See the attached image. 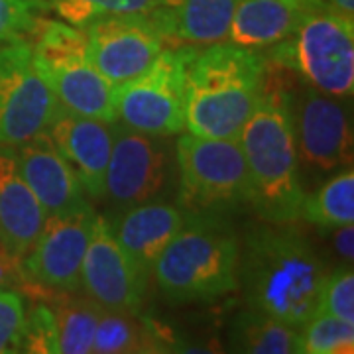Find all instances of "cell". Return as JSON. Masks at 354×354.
<instances>
[{"label":"cell","mask_w":354,"mask_h":354,"mask_svg":"<svg viewBox=\"0 0 354 354\" xmlns=\"http://www.w3.org/2000/svg\"><path fill=\"white\" fill-rule=\"evenodd\" d=\"M95 209L85 205L71 213L46 216L39 236L20 260L24 286L44 293H77L87 252Z\"/></svg>","instance_id":"10"},{"label":"cell","mask_w":354,"mask_h":354,"mask_svg":"<svg viewBox=\"0 0 354 354\" xmlns=\"http://www.w3.org/2000/svg\"><path fill=\"white\" fill-rule=\"evenodd\" d=\"M197 50L165 46L150 69L114 85L116 122L162 138L185 132V85Z\"/></svg>","instance_id":"8"},{"label":"cell","mask_w":354,"mask_h":354,"mask_svg":"<svg viewBox=\"0 0 354 354\" xmlns=\"http://www.w3.org/2000/svg\"><path fill=\"white\" fill-rule=\"evenodd\" d=\"M44 16L41 0H0V46L32 39Z\"/></svg>","instance_id":"27"},{"label":"cell","mask_w":354,"mask_h":354,"mask_svg":"<svg viewBox=\"0 0 354 354\" xmlns=\"http://www.w3.org/2000/svg\"><path fill=\"white\" fill-rule=\"evenodd\" d=\"M48 136L91 199L104 197V177L114 142L113 122L59 111Z\"/></svg>","instance_id":"15"},{"label":"cell","mask_w":354,"mask_h":354,"mask_svg":"<svg viewBox=\"0 0 354 354\" xmlns=\"http://www.w3.org/2000/svg\"><path fill=\"white\" fill-rule=\"evenodd\" d=\"M299 218L323 230L354 225L353 167H341V171L329 177L315 193L305 195Z\"/></svg>","instance_id":"23"},{"label":"cell","mask_w":354,"mask_h":354,"mask_svg":"<svg viewBox=\"0 0 354 354\" xmlns=\"http://www.w3.org/2000/svg\"><path fill=\"white\" fill-rule=\"evenodd\" d=\"M81 30L87 39L91 64L113 85L142 75L165 48L150 14H111Z\"/></svg>","instance_id":"12"},{"label":"cell","mask_w":354,"mask_h":354,"mask_svg":"<svg viewBox=\"0 0 354 354\" xmlns=\"http://www.w3.org/2000/svg\"><path fill=\"white\" fill-rule=\"evenodd\" d=\"M327 6L348 20H354V0H325Z\"/></svg>","instance_id":"33"},{"label":"cell","mask_w":354,"mask_h":354,"mask_svg":"<svg viewBox=\"0 0 354 354\" xmlns=\"http://www.w3.org/2000/svg\"><path fill=\"white\" fill-rule=\"evenodd\" d=\"M333 232L330 241H333V248L335 252L341 256L344 264H353L354 256V228L353 225H342V227L330 228Z\"/></svg>","instance_id":"31"},{"label":"cell","mask_w":354,"mask_h":354,"mask_svg":"<svg viewBox=\"0 0 354 354\" xmlns=\"http://www.w3.org/2000/svg\"><path fill=\"white\" fill-rule=\"evenodd\" d=\"M241 0H162L150 14L165 46L205 48L227 41Z\"/></svg>","instance_id":"19"},{"label":"cell","mask_w":354,"mask_h":354,"mask_svg":"<svg viewBox=\"0 0 354 354\" xmlns=\"http://www.w3.org/2000/svg\"><path fill=\"white\" fill-rule=\"evenodd\" d=\"M304 354H353L354 323L317 311L304 327Z\"/></svg>","instance_id":"26"},{"label":"cell","mask_w":354,"mask_h":354,"mask_svg":"<svg viewBox=\"0 0 354 354\" xmlns=\"http://www.w3.org/2000/svg\"><path fill=\"white\" fill-rule=\"evenodd\" d=\"M268 57L230 41L197 50L185 85V132L236 138L264 95Z\"/></svg>","instance_id":"2"},{"label":"cell","mask_w":354,"mask_h":354,"mask_svg":"<svg viewBox=\"0 0 354 354\" xmlns=\"http://www.w3.org/2000/svg\"><path fill=\"white\" fill-rule=\"evenodd\" d=\"M22 353L57 354L55 317L50 304L38 301L26 313V333Z\"/></svg>","instance_id":"30"},{"label":"cell","mask_w":354,"mask_h":354,"mask_svg":"<svg viewBox=\"0 0 354 354\" xmlns=\"http://www.w3.org/2000/svg\"><path fill=\"white\" fill-rule=\"evenodd\" d=\"M179 207L207 215L250 205V177L236 138H205L181 132L176 142Z\"/></svg>","instance_id":"7"},{"label":"cell","mask_w":354,"mask_h":354,"mask_svg":"<svg viewBox=\"0 0 354 354\" xmlns=\"http://www.w3.org/2000/svg\"><path fill=\"white\" fill-rule=\"evenodd\" d=\"M268 59L301 77L305 85L346 99L354 91V20L321 0L290 38L272 46Z\"/></svg>","instance_id":"6"},{"label":"cell","mask_w":354,"mask_h":354,"mask_svg":"<svg viewBox=\"0 0 354 354\" xmlns=\"http://www.w3.org/2000/svg\"><path fill=\"white\" fill-rule=\"evenodd\" d=\"M48 14H55L59 20L75 28H85L88 22L111 14L152 12L162 0H41Z\"/></svg>","instance_id":"24"},{"label":"cell","mask_w":354,"mask_h":354,"mask_svg":"<svg viewBox=\"0 0 354 354\" xmlns=\"http://www.w3.org/2000/svg\"><path fill=\"white\" fill-rule=\"evenodd\" d=\"M321 0H241L227 41L246 50H264L290 38L304 16Z\"/></svg>","instance_id":"20"},{"label":"cell","mask_w":354,"mask_h":354,"mask_svg":"<svg viewBox=\"0 0 354 354\" xmlns=\"http://www.w3.org/2000/svg\"><path fill=\"white\" fill-rule=\"evenodd\" d=\"M51 309L57 330V354L93 353V339L101 315V305L93 299H77L73 293L53 291Z\"/></svg>","instance_id":"22"},{"label":"cell","mask_w":354,"mask_h":354,"mask_svg":"<svg viewBox=\"0 0 354 354\" xmlns=\"http://www.w3.org/2000/svg\"><path fill=\"white\" fill-rule=\"evenodd\" d=\"M16 281L24 283L22 270H20V260H16V258L0 250V288L14 286Z\"/></svg>","instance_id":"32"},{"label":"cell","mask_w":354,"mask_h":354,"mask_svg":"<svg viewBox=\"0 0 354 354\" xmlns=\"http://www.w3.org/2000/svg\"><path fill=\"white\" fill-rule=\"evenodd\" d=\"M239 260L241 242L223 215H185L152 276L174 304H209L239 288Z\"/></svg>","instance_id":"4"},{"label":"cell","mask_w":354,"mask_h":354,"mask_svg":"<svg viewBox=\"0 0 354 354\" xmlns=\"http://www.w3.org/2000/svg\"><path fill=\"white\" fill-rule=\"evenodd\" d=\"M242 153L250 177V205L262 221H299L305 191L291 124L290 93L268 79L264 95L242 127Z\"/></svg>","instance_id":"3"},{"label":"cell","mask_w":354,"mask_h":354,"mask_svg":"<svg viewBox=\"0 0 354 354\" xmlns=\"http://www.w3.org/2000/svg\"><path fill=\"white\" fill-rule=\"evenodd\" d=\"M185 221L179 205L153 199L124 209L118 221H111L118 244L127 252L140 278L150 281L158 256Z\"/></svg>","instance_id":"17"},{"label":"cell","mask_w":354,"mask_h":354,"mask_svg":"<svg viewBox=\"0 0 354 354\" xmlns=\"http://www.w3.org/2000/svg\"><path fill=\"white\" fill-rule=\"evenodd\" d=\"M44 223L46 211L20 174L12 148L0 146V250L22 260Z\"/></svg>","instance_id":"18"},{"label":"cell","mask_w":354,"mask_h":354,"mask_svg":"<svg viewBox=\"0 0 354 354\" xmlns=\"http://www.w3.org/2000/svg\"><path fill=\"white\" fill-rule=\"evenodd\" d=\"M114 142L106 177L104 197L120 209L160 199L174 165V150L167 138L144 134L113 122Z\"/></svg>","instance_id":"11"},{"label":"cell","mask_w":354,"mask_h":354,"mask_svg":"<svg viewBox=\"0 0 354 354\" xmlns=\"http://www.w3.org/2000/svg\"><path fill=\"white\" fill-rule=\"evenodd\" d=\"M325 276L321 258L293 223L262 221L246 230L239 283L252 309L301 329L317 313Z\"/></svg>","instance_id":"1"},{"label":"cell","mask_w":354,"mask_h":354,"mask_svg":"<svg viewBox=\"0 0 354 354\" xmlns=\"http://www.w3.org/2000/svg\"><path fill=\"white\" fill-rule=\"evenodd\" d=\"M30 44L36 71L64 111L116 122L114 85L91 64L81 28L44 16Z\"/></svg>","instance_id":"5"},{"label":"cell","mask_w":354,"mask_h":354,"mask_svg":"<svg viewBox=\"0 0 354 354\" xmlns=\"http://www.w3.org/2000/svg\"><path fill=\"white\" fill-rule=\"evenodd\" d=\"M291 124L297 153L317 171H335L353 164V127L341 102L305 85L290 95Z\"/></svg>","instance_id":"13"},{"label":"cell","mask_w":354,"mask_h":354,"mask_svg":"<svg viewBox=\"0 0 354 354\" xmlns=\"http://www.w3.org/2000/svg\"><path fill=\"white\" fill-rule=\"evenodd\" d=\"M142 327L134 321L128 311H114L101 309L95 339H93V353L97 354H118V353H142L148 351L142 339Z\"/></svg>","instance_id":"25"},{"label":"cell","mask_w":354,"mask_h":354,"mask_svg":"<svg viewBox=\"0 0 354 354\" xmlns=\"http://www.w3.org/2000/svg\"><path fill=\"white\" fill-rule=\"evenodd\" d=\"M24 333V297L18 291L0 288V354L22 353Z\"/></svg>","instance_id":"29"},{"label":"cell","mask_w":354,"mask_h":354,"mask_svg":"<svg viewBox=\"0 0 354 354\" xmlns=\"http://www.w3.org/2000/svg\"><path fill=\"white\" fill-rule=\"evenodd\" d=\"M24 181L38 197L46 216L64 215L88 205L87 193L65 164L48 132L12 148Z\"/></svg>","instance_id":"16"},{"label":"cell","mask_w":354,"mask_h":354,"mask_svg":"<svg viewBox=\"0 0 354 354\" xmlns=\"http://www.w3.org/2000/svg\"><path fill=\"white\" fill-rule=\"evenodd\" d=\"M228 344L234 353L304 354L299 327L252 307L234 317L228 330Z\"/></svg>","instance_id":"21"},{"label":"cell","mask_w":354,"mask_h":354,"mask_svg":"<svg viewBox=\"0 0 354 354\" xmlns=\"http://www.w3.org/2000/svg\"><path fill=\"white\" fill-rule=\"evenodd\" d=\"M148 281L140 278L118 244L109 216L95 213L81 270V290L102 309L136 313Z\"/></svg>","instance_id":"14"},{"label":"cell","mask_w":354,"mask_h":354,"mask_svg":"<svg viewBox=\"0 0 354 354\" xmlns=\"http://www.w3.org/2000/svg\"><path fill=\"white\" fill-rule=\"evenodd\" d=\"M317 311H325L342 321L354 323V272L353 264H342L323 279Z\"/></svg>","instance_id":"28"},{"label":"cell","mask_w":354,"mask_h":354,"mask_svg":"<svg viewBox=\"0 0 354 354\" xmlns=\"http://www.w3.org/2000/svg\"><path fill=\"white\" fill-rule=\"evenodd\" d=\"M59 111L36 71L30 39L0 46V146L16 148L48 132Z\"/></svg>","instance_id":"9"}]
</instances>
